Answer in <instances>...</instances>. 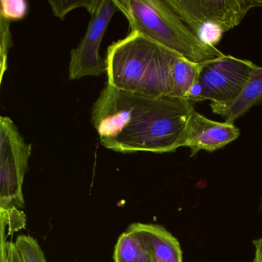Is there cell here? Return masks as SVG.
Masks as SVG:
<instances>
[{
	"label": "cell",
	"instance_id": "16",
	"mask_svg": "<svg viewBox=\"0 0 262 262\" xmlns=\"http://www.w3.org/2000/svg\"><path fill=\"white\" fill-rule=\"evenodd\" d=\"M11 22L4 18L0 17V27H1V82L4 79V73L7 70V55L9 50L13 47L11 31H10Z\"/></svg>",
	"mask_w": 262,
	"mask_h": 262
},
{
	"label": "cell",
	"instance_id": "4",
	"mask_svg": "<svg viewBox=\"0 0 262 262\" xmlns=\"http://www.w3.org/2000/svg\"><path fill=\"white\" fill-rule=\"evenodd\" d=\"M167 5L207 45L219 44L223 35L240 25L262 0H165Z\"/></svg>",
	"mask_w": 262,
	"mask_h": 262
},
{
	"label": "cell",
	"instance_id": "17",
	"mask_svg": "<svg viewBox=\"0 0 262 262\" xmlns=\"http://www.w3.org/2000/svg\"><path fill=\"white\" fill-rule=\"evenodd\" d=\"M1 262H23L16 245L11 241L1 242Z\"/></svg>",
	"mask_w": 262,
	"mask_h": 262
},
{
	"label": "cell",
	"instance_id": "10",
	"mask_svg": "<svg viewBox=\"0 0 262 262\" xmlns=\"http://www.w3.org/2000/svg\"><path fill=\"white\" fill-rule=\"evenodd\" d=\"M262 105V67H257L234 100L210 102L211 112L222 116L225 122L234 124L253 107Z\"/></svg>",
	"mask_w": 262,
	"mask_h": 262
},
{
	"label": "cell",
	"instance_id": "2",
	"mask_svg": "<svg viewBox=\"0 0 262 262\" xmlns=\"http://www.w3.org/2000/svg\"><path fill=\"white\" fill-rule=\"evenodd\" d=\"M181 55L138 32L107 50V85L146 96H169L172 68Z\"/></svg>",
	"mask_w": 262,
	"mask_h": 262
},
{
	"label": "cell",
	"instance_id": "11",
	"mask_svg": "<svg viewBox=\"0 0 262 262\" xmlns=\"http://www.w3.org/2000/svg\"><path fill=\"white\" fill-rule=\"evenodd\" d=\"M203 63L192 62L182 56L176 58L172 68L170 97L189 100L193 89L197 85Z\"/></svg>",
	"mask_w": 262,
	"mask_h": 262
},
{
	"label": "cell",
	"instance_id": "1",
	"mask_svg": "<svg viewBox=\"0 0 262 262\" xmlns=\"http://www.w3.org/2000/svg\"><path fill=\"white\" fill-rule=\"evenodd\" d=\"M194 104L169 96H146L107 85L92 107L99 142L117 152H172L183 145Z\"/></svg>",
	"mask_w": 262,
	"mask_h": 262
},
{
	"label": "cell",
	"instance_id": "7",
	"mask_svg": "<svg viewBox=\"0 0 262 262\" xmlns=\"http://www.w3.org/2000/svg\"><path fill=\"white\" fill-rule=\"evenodd\" d=\"M118 10L115 0H100L85 36L70 53L69 79L77 80L86 76H100L107 73L106 59L100 56L101 43L107 27Z\"/></svg>",
	"mask_w": 262,
	"mask_h": 262
},
{
	"label": "cell",
	"instance_id": "9",
	"mask_svg": "<svg viewBox=\"0 0 262 262\" xmlns=\"http://www.w3.org/2000/svg\"><path fill=\"white\" fill-rule=\"evenodd\" d=\"M127 230L136 234L146 245L155 262H183L180 243L163 227L152 224L134 223Z\"/></svg>",
	"mask_w": 262,
	"mask_h": 262
},
{
	"label": "cell",
	"instance_id": "13",
	"mask_svg": "<svg viewBox=\"0 0 262 262\" xmlns=\"http://www.w3.org/2000/svg\"><path fill=\"white\" fill-rule=\"evenodd\" d=\"M100 0H59L49 1V4L56 17L64 20L66 16L72 10L77 8H85L90 14H93L97 8Z\"/></svg>",
	"mask_w": 262,
	"mask_h": 262
},
{
	"label": "cell",
	"instance_id": "15",
	"mask_svg": "<svg viewBox=\"0 0 262 262\" xmlns=\"http://www.w3.org/2000/svg\"><path fill=\"white\" fill-rule=\"evenodd\" d=\"M29 11L28 3L25 0H2L0 17L7 20L17 21L24 19Z\"/></svg>",
	"mask_w": 262,
	"mask_h": 262
},
{
	"label": "cell",
	"instance_id": "8",
	"mask_svg": "<svg viewBox=\"0 0 262 262\" xmlns=\"http://www.w3.org/2000/svg\"><path fill=\"white\" fill-rule=\"evenodd\" d=\"M240 136V130L234 124L211 120L193 108L188 120L182 147L191 149L190 157L202 150L214 151L226 146Z\"/></svg>",
	"mask_w": 262,
	"mask_h": 262
},
{
	"label": "cell",
	"instance_id": "6",
	"mask_svg": "<svg viewBox=\"0 0 262 262\" xmlns=\"http://www.w3.org/2000/svg\"><path fill=\"white\" fill-rule=\"evenodd\" d=\"M257 67L251 61L231 55L204 62L190 102L194 104L206 100L213 102L234 100Z\"/></svg>",
	"mask_w": 262,
	"mask_h": 262
},
{
	"label": "cell",
	"instance_id": "18",
	"mask_svg": "<svg viewBox=\"0 0 262 262\" xmlns=\"http://www.w3.org/2000/svg\"><path fill=\"white\" fill-rule=\"evenodd\" d=\"M254 256L253 262H262V236L253 241Z\"/></svg>",
	"mask_w": 262,
	"mask_h": 262
},
{
	"label": "cell",
	"instance_id": "12",
	"mask_svg": "<svg viewBox=\"0 0 262 262\" xmlns=\"http://www.w3.org/2000/svg\"><path fill=\"white\" fill-rule=\"evenodd\" d=\"M113 258L115 262H155L146 245L128 230L118 239Z\"/></svg>",
	"mask_w": 262,
	"mask_h": 262
},
{
	"label": "cell",
	"instance_id": "3",
	"mask_svg": "<svg viewBox=\"0 0 262 262\" xmlns=\"http://www.w3.org/2000/svg\"><path fill=\"white\" fill-rule=\"evenodd\" d=\"M128 20L130 33L138 32L197 63L223 56L207 45L187 27L165 0H115Z\"/></svg>",
	"mask_w": 262,
	"mask_h": 262
},
{
	"label": "cell",
	"instance_id": "14",
	"mask_svg": "<svg viewBox=\"0 0 262 262\" xmlns=\"http://www.w3.org/2000/svg\"><path fill=\"white\" fill-rule=\"evenodd\" d=\"M23 262H47L42 248L30 235H19L15 242Z\"/></svg>",
	"mask_w": 262,
	"mask_h": 262
},
{
	"label": "cell",
	"instance_id": "19",
	"mask_svg": "<svg viewBox=\"0 0 262 262\" xmlns=\"http://www.w3.org/2000/svg\"><path fill=\"white\" fill-rule=\"evenodd\" d=\"M258 211L259 214H260V216H261L262 219V197L261 199H260V204H259Z\"/></svg>",
	"mask_w": 262,
	"mask_h": 262
},
{
	"label": "cell",
	"instance_id": "5",
	"mask_svg": "<svg viewBox=\"0 0 262 262\" xmlns=\"http://www.w3.org/2000/svg\"><path fill=\"white\" fill-rule=\"evenodd\" d=\"M27 143L13 121L0 117V214L24 207L23 184L31 156Z\"/></svg>",
	"mask_w": 262,
	"mask_h": 262
}]
</instances>
